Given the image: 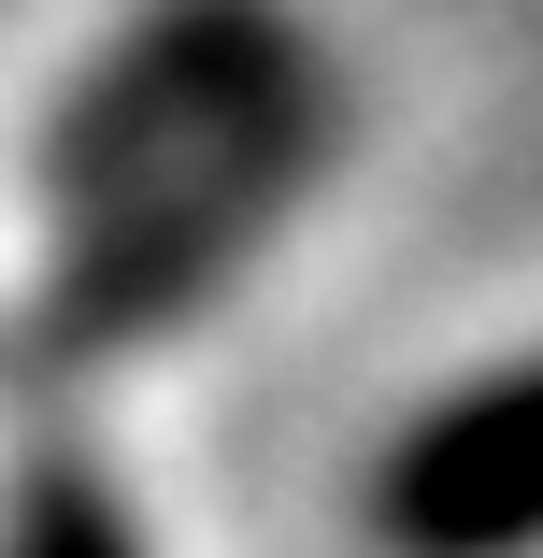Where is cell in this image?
<instances>
[{
  "label": "cell",
  "mask_w": 543,
  "mask_h": 558,
  "mask_svg": "<svg viewBox=\"0 0 543 558\" xmlns=\"http://www.w3.org/2000/svg\"><path fill=\"white\" fill-rule=\"evenodd\" d=\"M0 558H144V515H129V487L100 459L44 444V459L0 487Z\"/></svg>",
  "instance_id": "277c9868"
},
{
  "label": "cell",
  "mask_w": 543,
  "mask_h": 558,
  "mask_svg": "<svg viewBox=\"0 0 543 558\" xmlns=\"http://www.w3.org/2000/svg\"><path fill=\"white\" fill-rule=\"evenodd\" d=\"M372 544L386 558H543V359L429 401L372 459Z\"/></svg>",
  "instance_id": "3957f363"
},
{
  "label": "cell",
  "mask_w": 543,
  "mask_h": 558,
  "mask_svg": "<svg viewBox=\"0 0 543 558\" xmlns=\"http://www.w3.org/2000/svg\"><path fill=\"white\" fill-rule=\"evenodd\" d=\"M314 72V29L286 0H144V15L72 72V100L44 116V201L58 215H100L214 144H244L272 100H300Z\"/></svg>",
  "instance_id": "7a4b0ae2"
},
{
  "label": "cell",
  "mask_w": 543,
  "mask_h": 558,
  "mask_svg": "<svg viewBox=\"0 0 543 558\" xmlns=\"http://www.w3.org/2000/svg\"><path fill=\"white\" fill-rule=\"evenodd\" d=\"M330 144H344V86L314 72L300 100H272L244 144H214V158L129 186V201L72 215V258H58V272L29 287V315H15V387H86V373L144 359L158 329H186V315L314 201Z\"/></svg>",
  "instance_id": "6da1fadb"
}]
</instances>
